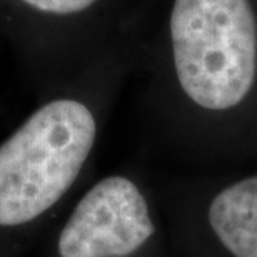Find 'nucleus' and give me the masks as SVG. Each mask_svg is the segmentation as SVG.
<instances>
[{"label":"nucleus","mask_w":257,"mask_h":257,"mask_svg":"<svg viewBox=\"0 0 257 257\" xmlns=\"http://www.w3.org/2000/svg\"><path fill=\"white\" fill-rule=\"evenodd\" d=\"M147 202L122 176L97 182L77 204L59 237L60 257H127L152 237Z\"/></svg>","instance_id":"nucleus-3"},{"label":"nucleus","mask_w":257,"mask_h":257,"mask_svg":"<svg viewBox=\"0 0 257 257\" xmlns=\"http://www.w3.org/2000/svg\"><path fill=\"white\" fill-rule=\"evenodd\" d=\"M95 119L70 99L49 102L0 146V225L49 210L75 182L95 142Z\"/></svg>","instance_id":"nucleus-1"},{"label":"nucleus","mask_w":257,"mask_h":257,"mask_svg":"<svg viewBox=\"0 0 257 257\" xmlns=\"http://www.w3.org/2000/svg\"><path fill=\"white\" fill-rule=\"evenodd\" d=\"M171 42L176 74L194 104L229 110L257 75V20L249 0H174Z\"/></svg>","instance_id":"nucleus-2"},{"label":"nucleus","mask_w":257,"mask_h":257,"mask_svg":"<svg viewBox=\"0 0 257 257\" xmlns=\"http://www.w3.org/2000/svg\"><path fill=\"white\" fill-rule=\"evenodd\" d=\"M209 224L234 257H257V176L215 195L209 205Z\"/></svg>","instance_id":"nucleus-4"},{"label":"nucleus","mask_w":257,"mask_h":257,"mask_svg":"<svg viewBox=\"0 0 257 257\" xmlns=\"http://www.w3.org/2000/svg\"><path fill=\"white\" fill-rule=\"evenodd\" d=\"M20 2L30 5V7L47 14H57V15H67L82 12L94 5L97 0H20Z\"/></svg>","instance_id":"nucleus-5"}]
</instances>
